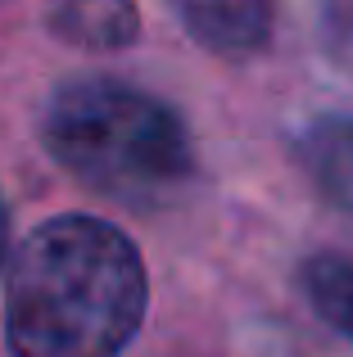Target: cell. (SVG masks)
Wrapping results in <instances>:
<instances>
[{
  "mask_svg": "<svg viewBox=\"0 0 353 357\" xmlns=\"http://www.w3.org/2000/svg\"><path fill=\"white\" fill-rule=\"evenodd\" d=\"M303 285H308L313 307H317L336 331H345L349 340H353V262H345V258H317V262H308Z\"/></svg>",
  "mask_w": 353,
  "mask_h": 357,
  "instance_id": "6",
  "label": "cell"
},
{
  "mask_svg": "<svg viewBox=\"0 0 353 357\" xmlns=\"http://www.w3.org/2000/svg\"><path fill=\"white\" fill-rule=\"evenodd\" d=\"M5 253H9V218L0 208V267H5Z\"/></svg>",
  "mask_w": 353,
  "mask_h": 357,
  "instance_id": "7",
  "label": "cell"
},
{
  "mask_svg": "<svg viewBox=\"0 0 353 357\" xmlns=\"http://www.w3.org/2000/svg\"><path fill=\"white\" fill-rule=\"evenodd\" d=\"M299 158L317 190L336 208L353 213V118H322L303 131Z\"/></svg>",
  "mask_w": 353,
  "mask_h": 357,
  "instance_id": "4",
  "label": "cell"
},
{
  "mask_svg": "<svg viewBox=\"0 0 353 357\" xmlns=\"http://www.w3.org/2000/svg\"><path fill=\"white\" fill-rule=\"evenodd\" d=\"M141 317V253L100 218L45 222L9 262L5 340L14 357H118Z\"/></svg>",
  "mask_w": 353,
  "mask_h": 357,
  "instance_id": "1",
  "label": "cell"
},
{
  "mask_svg": "<svg viewBox=\"0 0 353 357\" xmlns=\"http://www.w3.org/2000/svg\"><path fill=\"white\" fill-rule=\"evenodd\" d=\"M200 45L218 54H249L272 32V0H172Z\"/></svg>",
  "mask_w": 353,
  "mask_h": 357,
  "instance_id": "3",
  "label": "cell"
},
{
  "mask_svg": "<svg viewBox=\"0 0 353 357\" xmlns=\"http://www.w3.org/2000/svg\"><path fill=\"white\" fill-rule=\"evenodd\" d=\"M54 158L91 190L114 199H168L190 176V140L163 100L109 77L73 82L45 118Z\"/></svg>",
  "mask_w": 353,
  "mask_h": 357,
  "instance_id": "2",
  "label": "cell"
},
{
  "mask_svg": "<svg viewBox=\"0 0 353 357\" xmlns=\"http://www.w3.org/2000/svg\"><path fill=\"white\" fill-rule=\"evenodd\" d=\"M50 27L82 50H118L136 36L132 0H50Z\"/></svg>",
  "mask_w": 353,
  "mask_h": 357,
  "instance_id": "5",
  "label": "cell"
}]
</instances>
